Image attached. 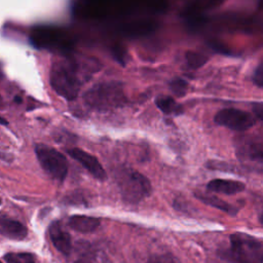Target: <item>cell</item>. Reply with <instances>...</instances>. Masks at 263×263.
<instances>
[{
    "label": "cell",
    "instance_id": "6da1fadb",
    "mask_svg": "<svg viewBox=\"0 0 263 263\" xmlns=\"http://www.w3.org/2000/svg\"><path fill=\"white\" fill-rule=\"evenodd\" d=\"M81 67L74 60L55 61L50 69L49 81L53 90L64 99H76L80 87L87 76L81 74Z\"/></svg>",
    "mask_w": 263,
    "mask_h": 263
},
{
    "label": "cell",
    "instance_id": "7a4b0ae2",
    "mask_svg": "<svg viewBox=\"0 0 263 263\" xmlns=\"http://www.w3.org/2000/svg\"><path fill=\"white\" fill-rule=\"evenodd\" d=\"M219 256L230 263H263V243L246 233L229 236V247L219 251Z\"/></svg>",
    "mask_w": 263,
    "mask_h": 263
},
{
    "label": "cell",
    "instance_id": "3957f363",
    "mask_svg": "<svg viewBox=\"0 0 263 263\" xmlns=\"http://www.w3.org/2000/svg\"><path fill=\"white\" fill-rule=\"evenodd\" d=\"M85 103L92 109L110 110L124 103L122 85L118 82H103L93 85L84 93Z\"/></svg>",
    "mask_w": 263,
    "mask_h": 263
},
{
    "label": "cell",
    "instance_id": "277c9868",
    "mask_svg": "<svg viewBox=\"0 0 263 263\" xmlns=\"http://www.w3.org/2000/svg\"><path fill=\"white\" fill-rule=\"evenodd\" d=\"M117 183L121 196L128 203H138L151 193L150 181L141 173L123 168L117 175Z\"/></svg>",
    "mask_w": 263,
    "mask_h": 263
},
{
    "label": "cell",
    "instance_id": "5b68a950",
    "mask_svg": "<svg viewBox=\"0 0 263 263\" xmlns=\"http://www.w3.org/2000/svg\"><path fill=\"white\" fill-rule=\"evenodd\" d=\"M130 7L129 0H76L74 11L81 17L103 18L124 13Z\"/></svg>",
    "mask_w": 263,
    "mask_h": 263
},
{
    "label": "cell",
    "instance_id": "8992f818",
    "mask_svg": "<svg viewBox=\"0 0 263 263\" xmlns=\"http://www.w3.org/2000/svg\"><path fill=\"white\" fill-rule=\"evenodd\" d=\"M30 40L35 47L51 51L65 52L69 51L73 46L72 39L65 31L50 26L33 28Z\"/></svg>",
    "mask_w": 263,
    "mask_h": 263
},
{
    "label": "cell",
    "instance_id": "52a82bcc",
    "mask_svg": "<svg viewBox=\"0 0 263 263\" xmlns=\"http://www.w3.org/2000/svg\"><path fill=\"white\" fill-rule=\"evenodd\" d=\"M35 153L42 168L52 179L64 181L68 174V160L58 150L45 144H37Z\"/></svg>",
    "mask_w": 263,
    "mask_h": 263
},
{
    "label": "cell",
    "instance_id": "ba28073f",
    "mask_svg": "<svg viewBox=\"0 0 263 263\" xmlns=\"http://www.w3.org/2000/svg\"><path fill=\"white\" fill-rule=\"evenodd\" d=\"M214 120L219 125L237 132L247 130L255 124V120L250 113L236 108H224L218 111Z\"/></svg>",
    "mask_w": 263,
    "mask_h": 263
},
{
    "label": "cell",
    "instance_id": "9c48e42d",
    "mask_svg": "<svg viewBox=\"0 0 263 263\" xmlns=\"http://www.w3.org/2000/svg\"><path fill=\"white\" fill-rule=\"evenodd\" d=\"M239 159L263 163V136H254L243 139L236 147Z\"/></svg>",
    "mask_w": 263,
    "mask_h": 263
},
{
    "label": "cell",
    "instance_id": "30bf717a",
    "mask_svg": "<svg viewBox=\"0 0 263 263\" xmlns=\"http://www.w3.org/2000/svg\"><path fill=\"white\" fill-rule=\"evenodd\" d=\"M67 153L76 161H78L96 179L104 181L107 178L104 167L96 156L79 148H69L67 149Z\"/></svg>",
    "mask_w": 263,
    "mask_h": 263
},
{
    "label": "cell",
    "instance_id": "8fae6325",
    "mask_svg": "<svg viewBox=\"0 0 263 263\" xmlns=\"http://www.w3.org/2000/svg\"><path fill=\"white\" fill-rule=\"evenodd\" d=\"M50 239L55 249L64 256H69L72 250V241L70 234L63 229L60 222L54 221L48 228Z\"/></svg>",
    "mask_w": 263,
    "mask_h": 263
},
{
    "label": "cell",
    "instance_id": "7c38bea8",
    "mask_svg": "<svg viewBox=\"0 0 263 263\" xmlns=\"http://www.w3.org/2000/svg\"><path fill=\"white\" fill-rule=\"evenodd\" d=\"M0 231L3 236L16 240H22L28 235L27 227L24 224L16 220L5 217L4 215H2L0 219Z\"/></svg>",
    "mask_w": 263,
    "mask_h": 263
},
{
    "label": "cell",
    "instance_id": "4fadbf2b",
    "mask_svg": "<svg viewBox=\"0 0 263 263\" xmlns=\"http://www.w3.org/2000/svg\"><path fill=\"white\" fill-rule=\"evenodd\" d=\"M208 189L217 192L222 193L226 195L236 194L245 190L246 186L243 183L235 180H227V179H214L210 181L206 185Z\"/></svg>",
    "mask_w": 263,
    "mask_h": 263
},
{
    "label": "cell",
    "instance_id": "5bb4252c",
    "mask_svg": "<svg viewBox=\"0 0 263 263\" xmlns=\"http://www.w3.org/2000/svg\"><path fill=\"white\" fill-rule=\"evenodd\" d=\"M69 226L81 233H89L95 231L100 224L101 221L98 218L95 217H88V216H81V215H75L70 217L68 221Z\"/></svg>",
    "mask_w": 263,
    "mask_h": 263
},
{
    "label": "cell",
    "instance_id": "9a60e30c",
    "mask_svg": "<svg viewBox=\"0 0 263 263\" xmlns=\"http://www.w3.org/2000/svg\"><path fill=\"white\" fill-rule=\"evenodd\" d=\"M156 25L151 21H137L123 25L120 31L127 36H142L154 31Z\"/></svg>",
    "mask_w": 263,
    "mask_h": 263
},
{
    "label": "cell",
    "instance_id": "2e32d148",
    "mask_svg": "<svg viewBox=\"0 0 263 263\" xmlns=\"http://www.w3.org/2000/svg\"><path fill=\"white\" fill-rule=\"evenodd\" d=\"M196 196L202 202H204V203H206L209 205H212L214 208H217L220 211H223V212H225V213H227L229 215H236V213H237V209L234 205H232V204L226 202L225 200L220 199V198H218L216 196L204 195V194H196Z\"/></svg>",
    "mask_w": 263,
    "mask_h": 263
},
{
    "label": "cell",
    "instance_id": "e0dca14e",
    "mask_svg": "<svg viewBox=\"0 0 263 263\" xmlns=\"http://www.w3.org/2000/svg\"><path fill=\"white\" fill-rule=\"evenodd\" d=\"M155 104L159 110L164 114H175L178 115L182 113V107L176 103V101L171 97H159L156 99Z\"/></svg>",
    "mask_w": 263,
    "mask_h": 263
},
{
    "label": "cell",
    "instance_id": "ac0fdd59",
    "mask_svg": "<svg viewBox=\"0 0 263 263\" xmlns=\"http://www.w3.org/2000/svg\"><path fill=\"white\" fill-rule=\"evenodd\" d=\"M6 263H35V256L26 252H10L4 255Z\"/></svg>",
    "mask_w": 263,
    "mask_h": 263
},
{
    "label": "cell",
    "instance_id": "d6986e66",
    "mask_svg": "<svg viewBox=\"0 0 263 263\" xmlns=\"http://www.w3.org/2000/svg\"><path fill=\"white\" fill-rule=\"evenodd\" d=\"M185 58H186V62H187L188 66L191 69L200 68L208 61V57H205L204 54H202L200 52H196V51H188L186 53Z\"/></svg>",
    "mask_w": 263,
    "mask_h": 263
},
{
    "label": "cell",
    "instance_id": "ffe728a7",
    "mask_svg": "<svg viewBox=\"0 0 263 263\" xmlns=\"http://www.w3.org/2000/svg\"><path fill=\"white\" fill-rule=\"evenodd\" d=\"M188 88V83L182 78L175 79L171 82V90L177 96V97H183Z\"/></svg>",
    "mask_w": 263,
    "mask_h": 263
},
{
    "label": "cell",
    "instance_id": "44dd1931",
    "mask_svg": "<svg viewBox=\"0 0 263 263\" xmlns=\"http://www.w3.org/2000/svg\"><path fill=\"white\" fill-rule=\"evenodd\" d=\"M147 263H180V261L172 254H159L151 256Z\"/></svg>",
    "mask_w": 263,
    "mask_h": 263
},
{
    "label": "cell",
    "instance_id": "7402d4cb",
    "mask_svg": "<svg viewBox=\"0 0 263 263\" xmlns=\"http://www.w3.org/2000/svg\"><path fill=\"white\" fill-rule=\"evenodd\" d=\"M252 80L256 86L263 88V63L259 64L255 68L253 75H252Z\"/></svg>",
    "mask_w": 263,
    "mask_h": 263
},
{
    "label": "cell",
    "instance_id": "603a6c76",
    "mask_svg": "<svg viewBox=\"0 0 263 263\" xmlns=\"http://www.w3.org/2000/svg\"><path fill=\"white\" fill-rule=\"evenodd\" d=\"M141 1L145 3L150 9H153L155 11L163 10L166 5L165 0H141Z\"/></svg>",
    "mask_w": 263,
    "mask_h": 263
},
{
    "label": "cell",
    "instance_id": "cb8c5ba5",
    "mask_svg": "<svg viewBox=\"0 0 263 263\" xmlns=\"http://www.w3.org/2000/svg\"><path fill=\"white\" fill-rule=\"evenodd\" d=\"M112 53L114 55V58L121 64L124 65L125 64V50L124 48H122L120 45H115L112 49Z\"/></svg>",
    "mask_w": 263,
    "mask_h": 263
},
{
    "label": "cell",
    "instance_id": "d4e9b609",
    "mask_svg": "<svg viewBox=\"0 0 263 263\" xmlns=\"http://www.w3.org/2000/svg\"><path fill=\"white\" fill-rule=\"evenodd\" d=\"M252 110L257 118L263 121V103H254Z\"/></svg>",
    "mask_w": 263,
    "mask_h": 263
},
{
    "label": "cell",
    "instance_id": "484cf974",
    "mask_svg": "<svg viewBox=\"0 0 263 263\" xmlns=\"http://www.w3.org/2000/svg\"><path fill=\"white\" fill-rule=\"evenodd\" d=\"M217 1H219V0H197V2H198V4H199V5H201V6H205V7L214 5Z\"/></svg>",
    "mask_w": 263,
    "mask_h": 263
},
{
    "label": "cell",
    "instance_id": "4316f807",
    "mask_svg": "<svg viewBox=\"0 0 263 263\" xmlns=\"http://www.w3.org/2000/svg\"><path fill=\"white\" fill-rule=\"evenodd\" d=\"M75 263H92L90 260H88V259H85V258H81V259H79V260H77V261H75Z\"/></svg>",
    "mask_w": 263,
    "mask_h": 263
},
{
    "label": "cell",
    "instance_id": "83f0119b",
    "mask_svg": "<svg viewBox=\"0 0 263 263\" xmlns=\"http://www.w3.org/2000/svg\"><path fill=\"white\" fill-rule=\"evenodd\" d=\"M259 223L261 224V225H263V212L260 214V216H259Z\"/></svg>",
    "mask_w": 263,
    "mask_h": 263
},
{
    "label": "cell",
    "instance_id": "f1b7e54d",
    "mask_svg": "<svg viewBox=\"0 0 263 263\" xmlns=\"http://www.w3.org/2000/svg\"><path fill=\"white\" fill-rule=\"evenodd\" d=\"M14 101H15V102H21V101H22V99H21V98H18V97H15V98H14Z\"/></svg>",
    "mask_w": 263,
    "mask_h": 263
}]
</instances>
